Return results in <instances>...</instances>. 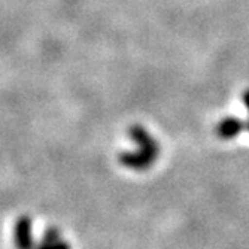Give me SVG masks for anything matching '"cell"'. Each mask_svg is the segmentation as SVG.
I'll return each mask as SVG.
<instances>
[{"label":"cell","instance_id":"6da1fadb","mask_svg":"<svg viewBox=\"0 0 249 249\" xmlns=\"http://www.w3.org/2000/svg\"><path fill=\"white\" fill-rule=\"evenodd\" d=\"M128 133L130 138L138 143V149L134 152L120 154V163L138 172L148 170L157 161L158 154H160L158 142L142 125H131Z\"/></svg>","mask_w":249,"mask_h":249},{"label":"cell","instance_id":"7a4b0ae2","mask_svg":"<svg viewBox=\"0 0 249 249\" xmlns=\"http://www.w3.org/2000/svg\"><path fill=\"white\" fill-rule=\"evenodd\" d=\"M14 239L17 249H36L33 233H32V219L27 215L18 218L14 230Z\"/></svg>","mask_w":249,"mask_h":249},{"label":"cell","instance_id":"3957f363","mask_svg":"<svg viewBox=\"0 0 249 249\" xmlns=\"http://www.w3.org/2000/svg\"><path fill=\"white\" fill-rule=\"evenodd\" d=\"M36 249H71V245L64 242L60 236V231L55 227H50L45 231L42 242Z\"/></svg>","mask_w":249,"mask_h":249},{"label":"cell","instance_id":"277c9868","mask_svg":"<svg viewBox=\"0 0 249 249\" xmlns=\"http://www.w3.org/2000/svg\"><path fill=\"white\" fill-rule=\"evenodd\" d=\"M243 127H246L240 120L237 118H225L218 124V136L222 139H233L243 130Z\"/></svg>","mask_w":249,"mask_h":249},{"label":"cell","instance_id":"5b68a950","mask_svg":"<svg viewBox=\"0 0 249 249\" xmlns=\"http://www.w3.org/2000/svg\"><path fill=\"white\" fill-rule=\"evenodd\" d=\"M243 103L246 105V107H248V110H249V89H248V91H245L243 93ZM246 125V128L249 130V123L248 124H245Z\"/></svg>","mask_w":249,"mask_h":249}]
</instances>
